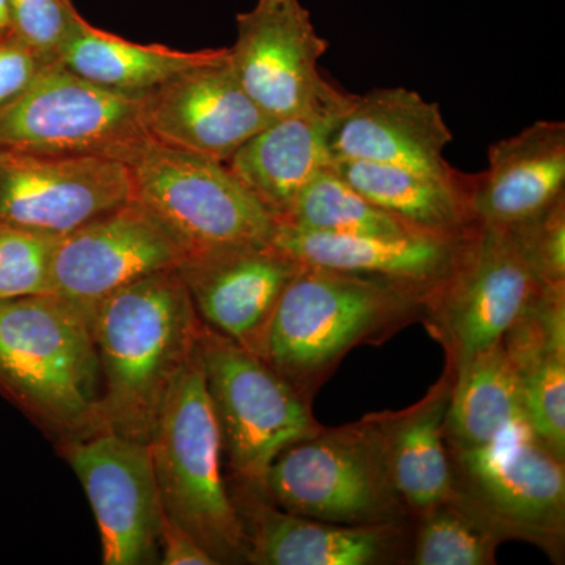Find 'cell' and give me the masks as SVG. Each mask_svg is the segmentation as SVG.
<instances>
[{
    "label": "cell",
    "instance_id": "obj_19",
    "mask_svg": "<svg viewBox=\"0 0 565 565\" xmlns=\"http://www.w3.org/2000/svg\"><path fill=\"white\" fill-rule=\"evenodd\" d=\"M452 141L438 104L403 87L375 88L355 95L334 129L333 159H355L404 167L415 172L451 177L444 158Z\"/></svg>",
    "mask_w": 565,
    "mask_h": 565
},
{
    "label": "cell",
    "instance_id": "obj_17",
    "mask_svg": "<svg viewBox=\"0 0 565 565\" xmlns=\"http://www.w3.org/2000/svg\"><path fill=\"white\" fill-rule=\"evenodd\" d=\"M299 269L300 263L274 244L178 266L204 326L258 356L275 307Z\"/></svg>",
    "mask_w": 565,
    "mask_h": 565
},
{
    "label": "cell",
    "instance_id": "obj_15",
    "mask_svg": "<svg viewBox=\"0 0 565 565\" xmlns=\"http://www.w3.org/2000/svg\"><path fill=\"white\" fill-rule=\"evenodd\" d=\"M141 118L152 140L225 163L270 122L237 79L228 47L145 95Z\"/></svg>",
    "mask_w": 565,
    "mask_h": 565
},
{
    "label": "cell",
    "instance_id": "obj_30",
    "mask_svg": "<svg viewBox=\"0 0 565 565\" xmlns=\"http://www.w3.org/2000/svg\"><path fill=\"white\" fill-rule=\"evenodd\" d=\"M9 10L11 33L47 65L58 62L82 20L71 0H9Z\"/></svg>",
    "mask_w": 565,
    "mask_h": 565
},
{
    "label": "cell",
    "instance_id": "obj_33",
    "mask_svg": "<svg viewBox=\"0 0 565 565\" xmlns=\"http://www.w3.org/2000/svg\"><path fill=\"white\" fill-rule=\"evenodd\" d=\"M159 564L163 565H215L214 559L184 527L163 516Z\"/></svg>",
    "mask_w": 565,
    "mask_h": 565
},
{
    "label": "cell",
    "instance_id": "obj_22",
    "mask_svg": "<svg viewBox=\"0 0 565 565\" xmlns=\"http://www.w3.org/2000/svg\"><path fill=\"white\" fill-rule=\"evenodd\" d=\"M503 344L531 430L565 459V282L545 285Z\"/></svg>",
    "mask_w": 565,
    "mask_h": 565
},
{
    "label": "cell",
    "instance_id": "obj_7",
    "mask_svg": "<svg viewBox=\"0 0 565 565\" xmlns=\"http://www.w3.org/2000/svg\"><path fill=\"white\" fill-rule=\"evenodd\" d=\"M199 355L223 455L239 482L262 489L275 457L322 426L310 403L262 356L206 326Z\"/></svg>",
    "mask_w": 565,
    "mask_h": 565
},
{
    "label": "cell",
    "instance_id": "obj_6",
    "mask_svg": "<svg viewBox=\"0 0 565 565\" xmlns=\"http://www.w3.org/2000/svg\"><path fill=\"white\" fill-rule=\"evenodd\" d=\"M262 490L282 511L338 525H408L412 519L393 484L374 415L321 427L282 449Z\"/></svg>",
    "mask_w": 565,
    "mask_h": 565
},
{
    "label": "cell",
    "instance_id": "obj_26",
    "mask_svg": "<svg viewBox=\"0 0 565 565\" xmlns=\"http://www.w3.org/2000/svg\"><path fill=\"white\" fill-rule=\"evenodd\" d=\"M449 370L452 386L445 418L448 446L487 445L509 427L525 422L519 375L503 340Z\"/></svg>",
    "mask_w": 565,
    "mask_h": 565
},
{
    "label": "cell",
    "instance_id": "obj_21",
    "mask_svg": "<svg viewBox=\"0 0 565 565\" xmlns=\"http://www.w3.org/2000/svg\"><path fill=\"white\" fill-rule=\"evenodd\" d=\"M565 196V125L537 121L489 148V169L475 177L471 206L482 225L509 228Z\"/></svg>",
    "mask_w": 565,
    "mask_h": 565
},
{
    "label": "cell",
    "instance_id": "obj_24",
    "mask_svg": "<svg viewBox=\"0 0 565 565\" xmlns=\"http://www.w3.org/2000/svg\"><path fill=\"white\" fill-rule=\"evenodd\" d=\"M332 166L375 206L419 232L459 236L479 223L471 206L475 177H435L355 159H333Z\"/></svg>",
    "mask_w": 565,
    "mask_h": 565
},
{
    "label": "cell",
    "instance_id": "obj_20",
    "mask_svg": "<svg viewBox=\"0 0 565 565\" xmlns=\"http://www.w3.org/2000/svg\"><path fill=\"white\" fill-rule=\"evenodd\" d=\"M353 98L349 93L332 106L270 121L226 162L277 222L288 218L316 174L332 166L330 140Z\"/></svg>",
    "mask_w": 565,
    "mask_h": 565
},
{
    "label": "cell",
    "instance_id": "obj_16",
    "mask_svg": "<svg viewBox=\"0 0 565 565\" xmlns=\"http://www.w3.org/2000/svg\"><path fill=\"white\" fill-rule=\"evenodd\" d=\"M239 515L245 563L258 565H375L399 563L408 525H338L291 514L256 486L232 494Z\"/></svg>",
    "mask_w": 565,
    "mask_h": 565
},
{
    "label": "cell",
    "instance_id": "obj_32",
    "mask_svg": "<svg viewBox=\"0 0 565 565\" xmlns=\"http://www.w3.org/2000/svg\"><path fill=\"white\" fill-rule=\"evenodd\" d=\"M44 66L47 63L13 33L0 39V107L28 92Z\"/></svg>",
    "mask_w": 565,
    "mask_h": 565
},
{
    "label": "cell",
    "instance_id": "obj_34",
    "mask_svg": "<svg viewBox=\"0 0 565 565\" xmlns=\"http://www.w3.org/2000/svg\"><path fill=\"white\" fill-rule=\"evenodd\" d=\"M11 35L9 0H0V39Z\"/></svg>",
    "mask_w": 565,
    "mask_h": 565
},
{
    "label": "cell",
    "instance_id": "obj_3",
    "mask_svg": "<svg viewBox=\"0 0 565 565\" xmlns=\"http://www.w3.org/2000/svg\"><path fill=\"white\" fill-rule=\"evenodd\" d=\"M0 396L65 440L99 433L90 316L54 294L2 300Z\"/></svg>",
    "mask_w": 565,
    "mask_h": 565
},
{
    "label": "cell",
    "instance_id": "obj_27",
    "mask_svg": "<svg viewBox=\"0 0 565 565\" xmlns=\"http://www.w3.org/2000/svg\"><path fill=\"white\" fill-rule=\"evenodd\" d=\"M415 519L411 563L416 565L494 564L498 545L512 537L459 492Z\"/></svg>",
    "mask_w": 565,
    "mask_h": 565
},
{
    "label": "cell",
    "instance_id": "obj_1",
    "mask_svg": "<svg viewBox=\"0 0 565 565\" xmlns=\"http://www.w3.org/2000/svg\"><path fill=\"white\" fill-rule=\"evenodd\" d=\"M99 373V427L150 444L159 412L204 330L177 269L106 297L90 316Z\"/></svg>",
    "mask_w": 565,
    "mask_h": 565
},
{
    "label": "cell",
    "instance_id": "obj_2",
    "mask_svg": "<svg viewBox=\"0 0 565 565\" xmlns=\"http://www.w3.org/2000/svg\"><path fill=\"white\" fill-rule=\"evenodd\" d=\"M416 319H424V305L414 294L300 264L275 307L259 356L310 403L352 349L382 343Z\"/></svg>",
    "mask_w": 565,
    "mask_h": 565
},
{
    "label": "cell",
    "instance_id": "obj_12",
    "mask_svg": "<svg viewBox=\"0 0 565 565\" xmlns=\"http://www.w3.org/2000/svg\"><path fill=\"white\" fill-rule=\"evenodd\" d=\"M102 537L103 564H159L163 512L150 445L99 430L65 440Z\"/></svg>",
    "mask_w": 565,
    "mask_h": 565
},
{
    "label": "cell",
    "instance_id": "obj_31",
    "mask_svg": "<svg viewBox=\"0 0 565 565\" xmlns=\"http://www.w3.org/2000/svg\"><path fill=\"white\" fill-rule=\"evenodd\" d=\"M508 230L542 281L565 282V196L530 221Z\"/></svg>",
    "mask_w": 565,
    "mask_h": 565
},
{
    "label": "cell",
    "instance_id": "obj_10",
    "mask_svg": "<svg viewBox=\"0 0 565 565\" xmlns=\"http://www.w3.org/2000/svg\"><path fill=\"white\" fill-rule=\"evenodd\" d=\"M456 492L504 527L546 552L563 548L564 459L516 423L497 440L475 448L448 446Z\"/></svg>",
    "mask_w": 565,
    "mask_h": 565
},
{
    "label": "cell",
    "instance_id": "obj_29",
    "mask_svg": "<svg viewBox=\"0 0 565 565\" xmlns=\"http://www.w3.org/2000/svg\"><path fill=\"white\" fill-rule=\"evenodd\" d=\"M58 237L0 223V302L51 294V262Z\"/></svg>",
    "mask_w": 565,
    "mask_h": 565
},
{
    "label": "cell",
    "instance_id": "obj_8",
    "mask_svg": "<svg viewBox=\"0 0 565 565\" xmlns=\"http://www.w3.org/2000/svg\"><path fill=\"white\" fill-rule=\"evenodd\" d=\"M151 141L141 98L92 84L58 62L0 107V150L95 156L128 166Z\"/></svg>",
    "mask_w": 565,
    "mask_h": 565
},
{
    "label": "cell",
    "instance_id": "obj_25",
    "mask_svg": "<svg viewBox=\"0 0 565 565\" xmlns=\"http://www.w3.org/2000/svg\"><path fill=\"white\" fill-rule=\"evenodd\" d=\"M212 54L214 50L184 52L161 44L132 43L82 18L63 46L58 63L107 90L143 98Z\"/></svg>",
    "mask_w": 565,
    "mask_h": 565
},
{
    "label": "cell",
    "instance_id": "obj_23",
    "mask_svg": "<svg viewBox=\"0 0 565 565\" xmlns=\"http://www.w3.org/2000/svg\"><path fill=\"white\" fill-rule=\"evenodd\" d=\"M451 386L452 371L446 366L440 381L412 407L374 414L393 484L412 516L456 493L445 437Z\"/></svg>",
    "mask_w": 565,
    "mask_h": 565
},
{
    "label": "cell",
    "instance_id": "obj_5",
    "mask_svg": "<svg viewBox=\"0 0 565 565\" xmlns=\"http://www.w3.org/2000/svg\"><path fill=\"white\" fill-rule=\"evenodd\" d=\"M128 167L134 202L161 223L182 263L273 244L277 218L225 162L152 140Z\"/></svg>",
    "mask_w": 565,
    "mask_h": 565
},
{
    "label": "cell",
    "instance_id": "obj_14",
    "mask_svg": "<svg viewBox=\"0 0 565 565\" xmlns=\"http://www.w3.org/2000/svg\"><path fill=\"white\" fill-rule=\"evenodd\" d=\"M181 263L182 253L161 223L129 200L58 237L52 253L51 294L92 316L111 294Z\"/></svg>",
    "mask_w": 565,
    "mask_h": 565
},
{
    "label": "cell",
    "instance_id": "obj_11",
    "mask_svg": "<svg viewBox=\"0 0 565 565\" xmlns=\"http://www.w3.org/2000/svg\"><path fill=\"white\" fill-rule=\"evenodd\" d=\"M228 47L234 73L270 121L343 102L348 92L323 79L319 62L329 50L300 0H256L237 14Z\"/></svg>",
    "mask_w": 565,
    "mask_h": 565
},
{
    "label": "cell",
    "instance_id": "obj_13",
    "mask_svg": "<svg viewBox=\"0 0 565 565\" xmlns=\"http://www.w3.org/2000/svg\"><path fill=\"white\" fill-rule=\"evenodd\" d=\"M129 200L125 162L0 150V223L62 237Z\"/></svg>",
    "mask_w": 565,
    "mask_h": 565
},
{
    "label": "cell",
    "instance_id": "obj_9",
    "mask_svg": "<svg viewBox=\"0 0 565 565\" xmlns=\"http://www.w3.org/2000/svg\"><path fill=\"white\" fill-rule=\"evenodd\" d=\"M546 282L508 228L478 223L451 273L424 300V319L456 367L503 340Z\"/></svg>",
    "mask_w": 565,
    "mask_h": 565
},
{
    "label": "cell",
    "instance_id": "obj_4",
    "mask_svg": "<svg viewBox=\"0 0 565 565\" xmlns=\"http://www.w3.org/2000/svg\"><path fill=\"white\" fill-rule=\"evenodd\" d=\"M148 445L166 515L215 563H245L243 526L223 478L221 426L199 345L170 386Z\"/></svg>",
    "mask_w": 565,
    "mask_h": 565
},
{
    "label": "cell",
    "instance_id": "obj_18",
    "mask_svg": "<svg viewBox=\"0 0 565 565\" xmlns=\"http://www.w3.org/2000/svg\"><path fill=\"white\" fill-rule=\"evenodd\" d=\"M470 233L367 236L308 232L278 223L273 244L305 266L377 278L414 294L424 305L451 273Z\"/></svg>",
    "mask_w": 565,
    "mask_h": 565
},
{
    "label": "cell",
    "instance_id": "obj_28",
    "mask_svg": "<svg viewBox=\"0 0 565 565\" xmlns=\"http://www.w3.org/2000/svg\"><path fill=\"white\" fill-rule=\"evenodd\" d=\"M278 223L318 233L367 236L424 233L375 206L366 196L355 191L333 166L316 174L315 180L300 193L288 218Z\"/></svg>",
    "mask_w": 565,
    "mask_h": 565
}]
</instances>
